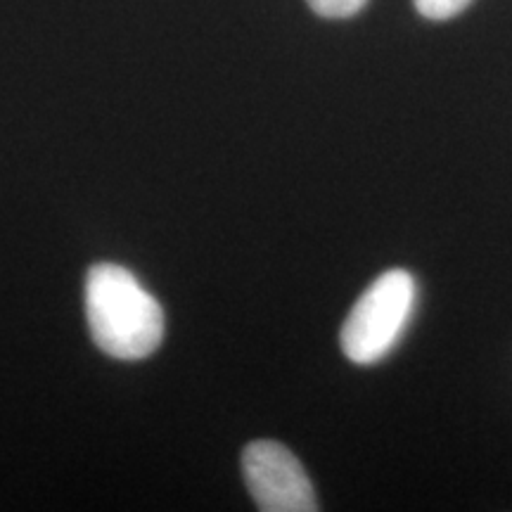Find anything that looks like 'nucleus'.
I'll use <instances>...</instances> for the list:
<instances>
[{"label":"nucleus","mask_w":512,"mask_h":512,"mask_svg":"<svg viewBox=\"0 0 512 512\" xmlns=\"http://www.w3.org/2000/svg\"><path fill=\"white\" fill-rule=\"evenodd\" d=\"M311 5V10L320 17L328 19H347L354 17L366 8L368 0H306Z\"/></svg>","instance_id":"39448f33"},{"label":"nucleus","mask_w":512,"mask_h":512,"mask_svg":"<svg viewBox=\"0 0 512 512\" xmlns=\"http://www.w3.org/2000/svg\"><path fill=\"white\" fill-rule=\"evenodd\" d=\"M242 475L247 489L264 512H313L318 510L316 491L302 463L278 441H252L242 451Z\"/></svg>","instance_id":"7ed1b4c3"},{"label":"nucleus","mask_w":512,"mask_h":512,"mask_svg":"<svg viewBox=\"0 0 512 512\" xmlns=\"http://www.w3.org/2000/svg\"><path fill=\"white\" fill-rule=\"evenodd\" d=\"M86 316L95 344L112 358L138 361L162 344V306L136 275L117 264H98L88 271Z\"/></svg>","instance_id":"f257e3e1"},{"label":"nucleus","mask_w":512,"mask_h":512,"mask_svg":"<svg viewBox=\"0 0 512 512\" xmlns=\"http://www.w3.org/2000/svg\"><path fill=\"white\" fill-rule=\"evenodd\" d=\"M415 297L418 287L411 273L401 268L382 273L358 297L344 320L339 335L344 356L356 366H373L382 361L406 330L415 309Z\"/></svg>","instance_id":"f03ea898"},{"label":"nucleus","mask_w":512,"mask_h":512,"mask_svg":"<svg viewBox=\"0 0 512 512\" xmlns=\"http://www.w3.org/2000/svg\"><path fill=\"white\" fill-rule=\"evenodd\" d=\"M413 3L422 17L434 19V22H444V19L460 15L472 0H413Z\"/></svg>","instance_id":"20e7f679"}]
</instances>
